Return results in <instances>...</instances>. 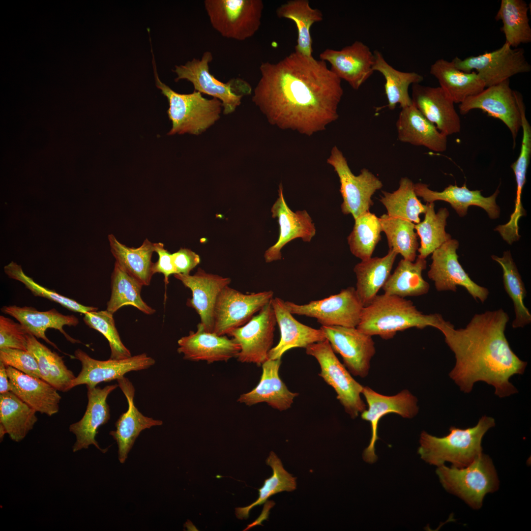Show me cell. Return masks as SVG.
Wrapping results in <instances>:
<instances>
[{"mask_svg": "<svg viewBox=\"0 0 531 531\" xmlns=\"http://www.w3.org/2000/svg\"><path fill=\"white\" fill-rule=\"evenodd\" d=\"M259 69L252 100L270 124L311 136L338 118L341 80L325 61L295 51Z\"/></svg>", "mask_w": 531, "mask_h": 531, "instance_id": "1", "label": "cell"}, {"mask_svg": "<svg viewBox=\"0 0 531 531\" xmlns=\"http://www.w3.org/2000/svg\"><path fill=\"white\" fill-rule=\"evenodd\" d=\"M509 319L499 309L475 314L465 328L442 321L438 329L456 358L449 376L461 391L469 393L475 383L483 381L494 386L500 398L517 392L509 380L523 374L527 363L513 352L505 336Z\"/></svg>", "mask_w": 531, "mask_h": 531, "instance_id": "2", "label": "cell"}, {"mask_svg": "<svg viewBox=\"0 0 531 531\" xmlns=\"http://www.w3.org/2000/svg\"><path fill=\"white\" fill-rule=\"evenodd\" d=\"M444 319L439 314H425L405 298L385 294L377 295L364 307L356 328L371 336L392 338L397 332L415 327L438 329Z\"/></svg>", "mask_w": 531, "mask_h": 531, "instance_id": "3", "label": "cell"}, {"mask_svg": "<svg viewBox=\"0 0 531 531\" xmlns=\"http://www.w3.org/2000/svg\"><path fill=\"white\" fill-rule=\"evenodd\" d=\"M495 425V419L484 415L474 427L460 429L454 426L443 437H437L423 431L418 453L426 462L438 467L444 462L461 468L472 463L482 452L483 436Z\"/></svg>", "mask_w": 531, "mask_h": 531, "instance_id": "4", "label": "cell"}, {"mask_svg": "<svg viewBox=\"0 0 531 531\" xmlns=\"http://www.w3.org/2000/svg\"><path fill=\"white\" fill-rule=\"evenodd\" d=\"M152 62L156 86L169 104L167 114L172 127L168 135H199L214 124L223 112L222 102L215 98H205L195 90L189 94L175 91L159 78L153 56Z\"/></svg>", "mask_w": 531, "mask_h": 531, "instance_id": "5", "label": "cell"}, {"mask_svg": "<svg viewBox=\"0 0 531 531\" xmlns=\"http://www.w3.org/2000/svg\"><path fill=\"white\" fill-rule=\"evenodd\" d=\"M436 473L448 492L462 499L474 509L482 505L485 496L499 486L497 473L491 459L481 453L467 467L451 468L442 465Z\"/></svg>", "mask_w": 531, "mask_h": 531, "instance_id": "6", "label": "cell"}, {"mask_svg": "<svg viewBox=\"0 0 531 531\" xmlns=\"http://www.w3.org/2000/svg\"><path fill=\"white\" fill-rule=\"evenodd\" d=\"M213 60L212 53L206 51L202 58H194L185 64L175 65L173 71L177 74L176 82L186 80L194 86V90L219 100L222 103L223 113L229 115L240 106L243 97L252 91L249 83L240 78H233L224 83L216 79L210 72L209 63Z\"/></svg>", "mask_w": 531, "mask_h": 531, "instance_id": "7", "label": "cell"}, {"mask_svg": "<svg viewBox=\"0 0 531 531\" xmlns=\"http://www.w3.org/2000/svg\"><path fill=\"white\" fill-rule=\"evenodd\" d=\"M204 4L212 27L224 37L244 41L261 26L262 0H205Z\"/></svg>", "mask_w": 531, "mask_h": 531, "instance_id": "8", "label": "cell"}, {"mask_svg": "<svg viewBox=\"0 0 531 531\" xmlns=\"http://www.w3.org/2000/svg\"><path fill=\"white\" fill-rule=\"evenodd\" d=\"M305 349L307 354L318 362L321 368L319 376L335 391L337 399L346 413L355 418L365 411L366 405L360 396L363 386L340 362L328 341L326 339L311 344Z\"/></svg>", "mask_w": 531, "mask_h": 531, "instance_id": "9", "label": "cell"}, {"mask_svg": "<svg viewBox=\"0 0 531 531\" xmlns=\"http://www.w3.org/2000/svg\"><path fill=\"white\" fill-rule=\"evenodd\" d=\"M326 162L332 167L339 179L343 198L342 212L352 214L354 219L369 211L374 204L372 197L383 186L381 180L366 168L361 169L358 175H354L343 152L336 146L332 148Z\"/></svg>", "mask_w": 531, "mask_h": 531, "instance_id": "10", "label": "cell"}, {"mask_svg": "<svg viewBox=\"0 0 531 531\" xmlns=\"http://www.w3.org/2000/svg\"><path fill=\"white\" fill-rule=\"evenodd\" d=\"M458 69L467 72L475 71L486 88L500 84L518 74L528 73L531 66L521 48H512L505 42L500 48L476 56L452 60Z\"/></svg>", "mask_w": 531, "mask_h": 531, "instance_id": "11", "label": "cell"}, {"mask_svg": "<svg viewBox=\"0 0 531 531\" xmlns=\"http://www.w3.org/2000/svg\"><path fill=\"white\" fill-rule=\"evenodd\" d=\"M285 304L293 315L315 318L322 326L351 327H356L359 324L364 307L353 287L306 304L285 301Z\"/></svg>", "mask_w": 531, "mask_h": 531, "instance_id": "12", "label": "cell"}, {"mask_svg": "<svg viewBox=\"0 0 531 531\" xmlns=\"http://www.w3.org/2000/svg\"><path fill=\"white\" fill-rule=\"evenodd\" d=\"M273 298L271 290L243 294L229 286L225 287L216 302L212 332L220 336L228 335L247 323Z\"/></svg>", "mask_w": 531, "mask_h": 531, "instance_id": "13", "label": "cell"}, {"mask_svg": "<svg viewBox=\"0 0 531 531\" xmlns=\"http://www.w3.org/2000/svg\"><path fill=\"white\" fill-rule=\"evenodd\" d=\"M276 324L270 301L245 324L230 331L228 335L240 347L237 360L258 366L267 360Z\"/></svg>", "mask_w": 531, "mask_h": 531, "instance_id": "14", "label": "cell"}, {"mask_svg": "<svg viewBox=\"0 0 531 531\" xmlns=\"http://www.w3.org/2000/svg\"><path fill=\"white\" fill-rule=\"evenodd\" d=\"M458 247V241L451 238L435 250L432 254L428 276L439 292H456L457 286H461L474 299L484 302L489 291L473 281L463 269L456 253Z\"/></svg>", "mask_w": 531, "mask_h": 531, "instance_id": "15", "label": "cell"}, {"mask_svg": "<svg viewBox=\"0 0 531 531\" xmlns=\"http://www.w3.org/2000/svg\"><path fill=\"white\" fill-rule=\"evenodd\" d=\"M333 351L342 357L344 365L355 376L366 377L376 349L372 336L356 327L321 326Z\"/></svg>", "mask_w": 531, "mask_h": 531, "instance_id": "16", "label": "cell"}, {"mask_svg": "<svg viewBox=\"0 0 531 531\" xmlns=\"http://www.w3.org/2000/svg\"><path fill=\"white\" fill-rule=\"evenodd\" d=\"M459 108L462 115L479 109L502 121L511 133L514 148L521 127V119L509 79L486 88L480 93L468 97L459 104Z\"/></svg>", "mask_w": 531, "mask_h": 531, "instance_id": "17", "label": "cell"}, {"mask_svg": "<svg viewBox=\"0 0 531 531\" xmlns=\"http://www.w3.org/2000/svg\"><path fill=\"white\" fill-rule=\"evenodd\" d=\"M362 394L366 400L368 409L361 413L362 419L369 421L371 427L370 443L363 453L364 460L369 463L375 462V443L378 439L377 429L380 419L384 415L395 413L404 418H411L418 413L417 399L407 390L396 395L385 396L374 391L368 386H363Z\"/></svg>", "mask_w": 531, "mask_h": 531, "instance_id": "18", "label": "cell"}, {"mask_svg": "<svg viewBox=\"0 0 531 531\" xmlns=\"http://www.w3.org/2000/svg\"><path fill=\"white\" fill-rule=\"evenodd\" d=\"M74 357L80 361L82 368L72 383V388L81 384L94 387L103 382L118 380L128 372L148 369L155 362L146 353L123 359L99 360L80 349L75 351Z\"/></svg>", "mask_w": 531, "mask_h": 531, "instance_id": "19", "label": "cell"}, {"mask_svg": "<svg viewBox=\"0 0 531 531\" xmlns=\"http://www.w3.org/2000/svg\"><path fill=\"white\" fill-rule=\"evenodd\" d=\"M320 59L328 62L331 71L355 90L358 89L374 72L373 52L360 41H355L340 50L327 48L320 54Z\"/></svg>", "mask_w": 531, "mask_h": 531, "instance_id": "20", "label": "cell"}, {"mask_svg": "<svg viewBox=\"0 0 531 531\" xmlns=\"http://www.w3.org/2000/svg\"><path fill=\"white\" fill-rule=\"evenodd\" d=\"M412 88L413 105L440 132L447 137L460 131V119L455 103L441 87L415 84Z\"/></svg>", "mask_w": 531, "mask_h": 531, "instance_id": "21", "label": "cell"}, {"mask_svg": "<svg viewBox=\"0 0 531 531\" xmlns=\"http://www.w3.org/2000/svg\"><path fill=\"white\" fill-rule=\"evenodd\" d=\"M271 211L272 217L278 219L279 235L277 242L265 253L267 263L280 260L281 250L290 241L301 238L305 242H310L316 234L315 225L305 210L294 212L289 208L284 199L282 183L279 185L278 197Z\"/></svg>", "mask_w": 531, "mask_h": 531, "instance_id": "22", "label": "cell"}, {"mask_svg": "<svg viewBox=\"0 0 531 531\" xmlns=\"http://www.w3.org/2000/svg\"><path fill=\"white\" fill-rule=\"evenodd\" d=\"M174 277L191 291L192 298L188 299L187 305L197 312L205 330L212 332L217 298L221 291L229 285L231 279L207 273L201 268L192 275L175 274Z\"/></svg>", "mask_w": 531, "mask_h": 531, "instance_id": "23", "label": "cell"}, {"mask_svg": "<svg viewBox=\"0 0 531 531\" xmlns=\"http://www.w3.org/2000/svg\"><path fill=\"white\" fill-rule=\"evenodd\" d=\"M118 386V384L109 385L101 388L99 387H87L88 405L82 418L69 426V430L75 435L76 441L72 446L73 452L87 449L90 445H94L102 453L108 448L100 447L95 436L99 427L108 422L110 418L109 406L107 402L109 395Z\"/></svg>", "mask_w": 531, "mask_h": 531, "instance_id": "24", "label": "cell"}, {"mask_svg": "<svg viewBox=\"0 0 531 531\" xmlns=\"http://www.w3.org/2000/svg\"><path fill=\"white\" fill-rule=\"evenodd\" d=\"M177 351L183 358L191 361H206L207 363L226 361L236 357L240 347L233 339L205 330L203 324L197 325L196 332L180 338Z\"/></svg>", "mask_w": 531, "mask_h": 531, "instance_id": "25", "label": "cell"}, {"mask_svg": "<svg viewBox=\"0 0 531 531\" xmlns=\"http://www.w3.org/2000/svg\"><path fill=\"white\" fill-rule=\"evenodd\" d=\"M271 304L281 336L276 346L269 351L268 359L281 358L282 355L290 349H305L311 344L326 339L320 328H314L297 321L287 308L285 301L281 298H273Z\"/></svg>", "mask_w": 531, "mask_h": 531, "instance_id": "26", "label": "cell"}, {"mask_svg": "<svg viewBox=\"0 0 531 531\" xmlns=\"http://www.w3.org/2000/svg\"><path fill=\"white\" fill-rule=\"evenodd\" d=\"M117 381L118 386L126 397L128 408L116 421V430L111 431L109 434L118 444L119 461L121 463H124L140 433L152 426L161 425L163 422L146 416L139 412L134 402L135 388L128 379L124 376Z\"/></svg>", "mask_w": 531, "mask_h": 531, "instance_id": "27", "label": "cell"}, {"mask_svg": "<svg viewBox=\"0 0 531 531\" xmlns=\"http://www.w3.org/2000/svg\"><path fill=\"white\" fill-rule=\"evenodd\" d=\"M414 190L417 197H421L427 203L436 201H443L450 204L459 216H465L470 206H476L483 208L491 219H496L500 215V208L497 205L496 199L498 195V189L491 196L484 197L480 190H470L466 184L459 187L449 185L441 192L433 191L428 185L418 182L414 183Z\"/></svg>", "mask_w": 531, "mask_h": 531, "instance_id": "28", "label": "cell"}, {"mask_svg": "<svg viewBox=\"0 0 531 531\" xmlns=\"http://www.w3.org/2000/svg\"><path fill=\"white\" fill-rule=\"evenodd\" d=\"M1 311L16 319L28 334L37 339H43L59 351L57 345L46 336V331L48 328L58 330L67 340L72 343L80 342L70 337L63 329L64 325L77 326L79 321L74 315H63L55 308L46 311H39L34 307L27 306H4L1 308Z\"/></svg>", "mask_w": 531, "mask_h": 531, "instance_id": "29", "label": "cell"}, {"mask_svg": "<svg viewBox=\"0 0 531 531\" xmlns=\"http://www.w3.org/2000/svg\"><path fill=\"white\" fill-rule=\"evenodd\" d=\"M281 359H268L262 365L258 384L251 391L241 394L238 401L248 406L265 402L271 407L283 411L289 409L298 393L289 390L281 379L279 371Z\"/></svg>", "mask_w": 531, "mask_h": 531, "instance_id": "30", "label": "cell"}, {"mask_svg": "<svg viewBox=\"0 0 531 531\" xmlns=\"http://www.w3.org/2000/svg\"><path fill=\"white\" fill-rule=\"evenodd\" d=\"M10 391L36 412L48 416L57 413L61 397L44 380L6 366Z\"/></svg>", "mask_w": 531, "mask_h": 531, "instance_id": "31", "label": "cell"}, {"mask_svg": "<svg viewBox=\"0 0 531 531\" xmlns=\"http://www.w3.org/2000/svg\"><path fill=\"white\" fill-rule=\"evenodd\" d=\"M398 140L416 146H423L437 152L447 148V136L440 132L413 105L402 108L396 122Z\"/></svg>", "mask_w": 531, "mask_h": 531, "instance_id": "32", "label": "cell"}, {"mask_svg": "<svg viewBox=\"0 0 531 531\" xmlns=\"http://www.w3.org/2000/svg\"><path fill=\"white\" fill-rule=\"evenodd\" d=\"M430 73L438 80L441 87L454 103L460 104L486 88L484 81L476 72H467L457 68L452 61L443 59L431 65Z\"/></svg>", "mask_w": 531, "mask_h": 531, "instance_id": "33", "label": "cell"}, {"mask_svg": "<svg viewBox=\"0 0 531 531\" xmlns=\"http://www.w3.org/2000/svg\"><path fill=\"white\" fill-rule=\"evenodd\" d=\"M397 255L389 249L384 257L361 260L354 267L356 277L355 289L364 307L372 302L387 280Z\"/></svg>", "mask_w": 531, "mask_h": 531, "instance_id": "34", "label": "cell"}, {"mask_svg": "<svg viewBox=\"0 0 531 531\" xmlns=\"http://www.w3.org/2000/svg\"><path fill=\"white\" fill-rule=\"evenodd\" d=\"M108 239L115 263L143 286L149 285L154 274L151 258L156 243L146 239L140 246L134 248L120 243L113 234L108 235Z\"/></svg>", "mask_w": 531, "mask_h": 531, "instance_id": "35", "label": "cell"}, {"mask_svg": "<svg viewBox=\"0 0 531 531\" xmlns=\"http://www.w3.org/2000/svg\"><path fill=\"white\" fill-rule=\"evenodd\" d=\"M36 413L12 391L0 394V439L7 434L15 442L22 441L38 420Z\"/></svg>", "mask_w": 531, "mask_h": 531, "instance_id": "36", "label": "cell"}, {"mask_svg": "<svg viewBox=\"0 0 531 531\" xmlns=\"http://www.w3.org/2000/svg\"><path fill=\"white\" fill-rule=\"evenodd\" d=\"M373 55V71L381 73L385 79L384 90L388 108L394 110L398 104L401 109L412 105L409 88L411 85L420 84L423 77L415 72H403L396 69L385 60L378 50H375Z\"/></svg>", "mask_w": 531, "mask_h": 531, "instance_id": "37", "label": "cell"}, {"mask_svg": "<svg viewBox=\"0 0 531 531\" xmlns=\"http://www.w3.org/2000/svg\"><path fill=\"white\" fill-rule=\"evenodd\" d=\"M426 265V260L419 257L415 262L401 259L383 287L384 294L403 298L426 294L430 285L422 277Z\"/></svg>", "mask_w": 531, "mask_h": 531, "instance_id": "38", "label": "cell"}, {"mask_svg": "<svg viewBox=\"0 0 531 531\" xmlns=\"http://www.w3.org/2000/svg\"><path fill=\"white\" fill-rule=\"evenodd\" d=\"M27 351L36 359L42 380L58 391L66 392L72 388L76 377L67 368L61 356L30 334L27 335Z\"/></svg>", "mask_w": 531, "mask_h": 531, "instance_id": "39", "label": "cell"}, {"mask_svg": "<svg viewBox=\"0 0 531 531\" xmlns=\"http://www.w3.org/2000/svg\"><path fill=\"white\" fill-rule=\"evenodd\" d=\"M277 17L291 20L295 24L297 38L295 51L312 57V26L323 20V14L318 8L311 7L308 0H290L279 6L276 10Z\"/></svg>", "mask_w": 531, "mask_h": 531, "instance_id": "40", "label": "cell"}, {"mask_svg": "<svg viewBox=\"0 0 531 531\" xmlns=\"http://www.w3.org/2000/svg\"><path fill=\"white\" fill-rule=\"evenodd\" d=\"M529 7L523 0H502L495 19L501 21L505 42L512 48L531 42Z\"/></svg>", "mask_w": 531, "mask_h": 531, "instance_id": "41", "label": "cell"}, {"mask_svg": "<svg viewBox=\"0 0 531 531\" xmlns=\"http://www.w3.org/2000/svg\"><path fill=\"white\" fill-rule=\"evenodd\" d=\"M380 201L385 206L387 214L411 221L420 222V214L425 213L427 204L423 205L414 190V183L407 177H402L398 188L392 192L382 191Z\"/></svg>", "mask_w": 531, "mask_h": 531, "instance_id": "42", "label": "cell"}, {"mask_svg": "<svg viewBox=\"0 0 531 531\" xmlns=\"http://www.w3.org/2000/svg\"><path fill=\"white\" fill-rule=\"evenodd\" d=\"M143 285L115 263L111 276V295L107 310L112 314L125 305H132L147 315L155 310L148 306L141 295Z\"/></svg>", "mask_w": 531, "mask_h": 531, "instance_id": "43", "label": "cell"}, {"mask_svg": "<svg viewBox=\"0 0 531 531\" xmlns=\"http://www.w3.org/2000/svg\"><path fill=\"white\" fill-rule=\"evenodd\" d=\"M491 257L502 269L504 287L513 303L515 318L512 326L514 328L524 327L531 323V314L524 303L527 291L511 253L507 251L502 257L496 255Z\"/></svg>", "mask_w": 531, "mask_h": 531, "instance_id": "44", "label": "cell"}, {"mask_svg": "<svg viewBox=\"0 0 531 531\" xmlns=\"http://www.w3.org/2000/svg\"><path fill=\"white\" fill-rule=\"evenodd\" d=\"M424 220L414 225V229L420 239L417 257L426 259L430 254L451 238L445 230L449 216L447 208L442 207L436 213L434 203H427Z\"/></svg>", "mask_w": 531, "mask_h": 531, "instance_id": "45", "label": "cell"}, {"mask_svg": "<svg viewBox=\"0 0 531 531\" xmlns=\"http://www.w3.org/2000/svg\"><path fill=\"white\" fill-rule=\"evenodd\" d=\"M379 218L382 232L385 234L389 249L400 254L404 260L414 261L418 249L415 224L387 214Z\"/></svg>", "mask_w": 531, "mask_h": 531, "instance_id": "46", "label": "cell"}, {"mask_svg": "<svg viewBox=\"0 0 531 531\" xmlns=\"http://www.w3.org/2000/svg\"><path fill=\"white\" fill-rule=\"evenodd\" d=\"M382 232L380 218L375 214L369 211L359 215L347 238L351 253L361 260L372 257Z\"/></svg>", "mask_w": 531, "mask_h": 531, "instance_id": "47", "label": "cell"}, {"mask_svg": "<svg viewBox=\"0 0 531 531\" xmlns=\"http://www.w3.org/2000/svg\"><path fill=\"white\" fill-rule=\"evenodd\" d=\"M266 462L272 468L273 474L265 480L263 486L259 489V497L255 502L247 506L236 508V514L238 519H247L252 508L263 504L270 496L296 489V478L285 470L280 459L273 452H270Z\"/></svg>", "mask_w": 531, "mask_h": 531, "instance_id": "48", "label": "cell"}, {"mask_svg": "<svg viewBox=\"0 0 531 531\" xmlns=\"http://www.w3.org/2000/svg\"><path fill=\"white\" fill-rule=\"evenodd\" d=\"M6 274L10 278L23 283L36 296L44 297L61 305L68 310L81 314L98 310V308L83 305L76 301L64 296L54 290L43 287L36 283L23 271L22 266L11 262L4 267Z\"/></svg>", "mask_w": 531, "mask_h": 531, "instance_id": "49", "label": "cell"}, {"mask_svg": "<svg viewBox=\"0 0 531 531\" xmlns=\"http://www.w3.org/2000/svg\"><path fill=\"white\" fill-rule=\"evenodd\" d=\"M83 321L89 327L99 331L108 340L111 351L110 359H123L132 356L121 340L113 314L107 310L88 312L84 314Z\"/></svg>", "mask_w": 531, "mask_h": 531, "instance_id": "50", "label": "cell"}, {"mask_svg": "<svg viewBox=\"0 0 531 531\" xmlns=\"http://www.w3.org/2000/svg\"><path fill=\"white\" fill-rule=\"evenodd\" d=\"M0 362L6 366L12 367L28 375L42 379L36 359L27 350L0 348Z\"/></svg>", "mask_w": 531, "mask_h": 531, "instance_id": "51", "label": "cell"}, {"mask_svg": "<svg viewBox=\"0 0 531 531\" xmlns=\"http://www.w3.org/2000/svg\"><path fill=\"white\" fill-rule=\"evenodd\" d=\"M28 334L20 323L0 316V349L27 350Z\"/></svg>", "mask_w": 531, "mask_h": 531, "instance_id": "52", "label": "cell"}, {"mask_svg": "<svg viewBox=\"0 0 531 531\" xmlns=\"http://www.w3.org/2000/svg\"><path fill=\"white\" fill-rule=\"evenodd\" d=\"M172 256L176 274H190L201 262L199 255L188 248H181Z\"/></svg>", "mask_w": 531, "mask_h": 531, "instance_id": "53", "label": "cell"}, {"mask_svg": "<svg viewBox=\"0 0 531 531\" xmlns=\"http://www.w3.org/2000/svg\"><path fill=\"white\" fill-rule=\"evenodd\" d=\"M155 252L158 255V259L153 264V272L154 274L162 273L164 276L165 282L168 284L169 276L176 274L172 254L164 248V245L161 242L156 243Z\"/></svg>", "mask_w": 531, "mask_h": 531, "instance_id": "54", "label": "cell"}, {"mask_svg": "<svg viewBox=\"0 0 531 531\" xmlns=\"http://www.w3.org/2000/svg\"><path fill=\"white\" fill-rule=\"evenodd\" d=\"M10 391V385L6 366L0 362V394Z\"/></svg>", "mask_w": 531, "mask_h": 531, "instance_id": "55", "label": "cell"}]
</instances>
